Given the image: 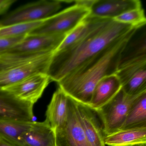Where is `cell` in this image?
Listing matches in <instances>:
<instances>
[{
  "mask_svg": "<svg viewBox=\"0 0 146 146\" xmlns=\"http://www.w3.org/2000/svg\"><path fill=\"white\" fill-rule=\"evenodd\" d=\"M106 145L131 146L146 143V128L120 130L105 137Z\"/></svg>",
  "mask_w": 146,
  "mask_h": 146,
  "instance_id": "e0dca14e",
  "label": "cell"
},
{
  "mask_svg": "<svg viewBox=\"0 0 146 146\" xmlns=\"http://www.w3.org/2000/svg\"><path fill=\"white\" fill-rule=\"evenodd\" d=\"M55 133L56 146H90L81 124L77 102L69 96L67 118Z\"/></svg>",
  "mask_w": 146,
  "mask_h": 146,
  "instance_id": "52a82bcc",
  "label": "cell"
},
{
  "mask_svg": "<svg viewBox=\"0 0 146 146\" xmlns=\"http://www.w3.org/2000/svg\"><path fill=\"white\" fill-rule=\"evenodd\" d=\"M144 93L137 95L129 96L121 89L109 102L96 111L102 124L105 136L121 129L129 111Z\"/></svg>",
  "mask_w": 146,
  "mask_h": 146,
  "instance_id": "277c9868",
  "label": "cell"
},
{
  "mask_svg": "<svg viewBox=\"0 0 146 146\" xmlns=\"http://www.w3.org/2000/svg\"><path fill=\"white\" fill-rule=\"evenodd\" d=\"M90 13V10L89 8L74 4L45 19L40 26L29 35H67L87 18Z\"/></svg>",
  "mask_w": 146,
  "mask_h": 146,
  "instance_id": "8992f818",
  "label": "cell"
},
{
  "mask_svg": "<svg viewBox=\"0 0 146 146\" xmlns=\"http://www.w3.org/2000/svg\"><path fill=\"white\" fill-rule=\"evenodd\" d=\"M77 102L81 124L90 145L106 146V136L97 112L88 105Z\"/></svg>",
  "mask_w": 146,
  "mask_h": 146,
  "instance_id": "7c38bea8",
  "label": "cell"
},
{
  "mask_svg": "<svg viewBox=\"0 0 146 146\" xmlns=\"http://www.w3.org/2000/svg\"><path fill=\"white\" fill-rule=\"evenodd\" d=\"M122 90L129 96L146 92V57L120 64L116 73Z\"/></svg>",
  "mask_w": 146,
  "mask_h": 146,
  "instance_id": "ba28073f",
  "label": "cell"
},
{
  "mask_svg": "<svg viewBox=\"0 0 146 146\" xmlns=\"http://www.w3.org/2000/svg\"><path fill=\"white\" fill-rule=\"evenodd\" d=\"M121 88V83L116 74L105 77L95 87L89 106L97 111L113 99Z\"/></svg>",
  "mask_w": 146,
  "mask_h": 146,
  "instance_id": "9a60e30c",
  "label": "cell"
},
{
  "mask_svg": "<svg viewBox=\"0 0 146 146\" xmlns=\"http://www.w3.org/2000/svg\"><path fill=\"white\" fill-rule=\"evenodd\" d=\"M0 146H14L12 144L7 142L5 140L0 138Z\"/></svg>",
  "mask_w": 146,
  "mask_h": 146,
  "instance_id": "484cf974",
  "label": "cell"
},
{
  "mask_svg": "<svg viewBox=\"0 0 146 146\" xmlns=\"http://www.w3.org/2000/svg\"><path fill=\"white\" fill-rule=\"evenodd\" d=\"M54 52L6 53L0 55V89L38 73L46 74Z\"/></svg>",
  "mask_w": 146,
  "mask_h": 146,
  "instance_id": "3957f363",
  "label": "cell"
},
{
  "mask_svg": "<svg viewBox=\"0 0 146 146\" xmlns=\"http://www.w3.org/2000/svg\"><path fill=\"white\" fill-rule=\"evenodd\" d=\"M105 19L89 15L66 36L56 51L66 48L79 41Z\"/></svg>",
  "mask_w": 146,
  "mask_h": 146,
  "instance_id": "d6986e66",
  "label": "cell"
},
{
  "mask_svg": "<svg viewBox=\"0 0 146 146\" xmlns=\"http://www.w3.org/2000/svg\"><path fill=\"white\" fill-rule=\"evenodd\" d=\"M26 36L12 38H0V55L7 52L13 47L20 42Z\"/></svg>",
  "mask_w": 146,
  "mask_h": 146,
  "instance_id": "603a6c76",
  "label": "cell"
},
{
  "mask_svg": "<svg viewBox=\"0 0 146 146\" xmlns=\"http://www.w3.org/2000/svg\"><path fill=\"white\" fill-rule=\"evenodd\" d=\"M15 1V0H0V15L5 13Z\"/></svg>",
  "mask_w": 146,
  "mask_h": 146,
  "instance_id": "cb8c5ba5",
  "label": "cell"
},
{
  "mask_svg": "<svg viewBox=\"0 0 146 146\" xmlns=\"http://www.w3.org/2000/svg\"><path fill=\"white\" fill-rule=\"evenodd\" d=\"M33 122L0 119V138L14 146H21L20 139Z\"/></svg>",
  "mask_w": 146,
  "mask_h": 146,
  "instance_id": "ac0fdd59",
  "label": "cell"
},
{
  "mask_svg": "<svg viewBox=\"0 0 146 146\" xmlns=\"http://www.w3.org/2000/svg\"><path fill=\"white\" fill-rule=\"evenodd\" d=\"M131 146H146V143H140V144H135Z\"/></svg>",
  "mask_w": 146,
  "mask_h": 146,
  "instance_id": "4316f807",
  "label": "cell"
},
{
  "mask_svg": "<svg viewBox=\"0 0 146 146\" xmlns=\"http://www.w3.org/2000/svg\"><path fill=\"white\" fill-rule=\"evenodd\" d=\"M142 7L139 0H95L90 15L103 19H113L124 13Z\"/></svg>",
  "mask_w": 146,
  "mask_h": 146,
  "instance_id": "4fadbf2b",
  "label": "cell"
},
{
  "mask_svg": "<svg viewBox=\"0 0 146 146\" xmlns=\"http://www.w3.org/2000/svg\"><path fill=\"white\" fill-rule=\"evenodd\" d=\"M50 81L46 74L38 73L30 76L5 90L18 99L34 105L41 98Z\"/></svg>",
  "mask_w": 146,
  "mask_h": 146,
  "instance_id": "30bf717a",
  "label": "cell"
},
{
  "mask_svg": "<svg viewBox=\"0 0 146 146\" xmlns=\"http://www.w3.org/2000/svg\"><path fill=\"white\" fill-rule=\"evenodd\" d=\"M139 29L131 31L58 82L59 88L77 102L89 105L95 87L102 78L116 74L122 52Z\"/></svg>",
  "mask_w": 146,
  "mask_h": 146,
  "instance_id": "7a4b0ae2",
  "label": "cell"
},
{
  "mask_svg": "<svg viewBox=\"0 0 146 146\" xmlns=\"http://www.w3.org/2000/svg\"><path fill=\"white\" fill-rule=\"evenodd\" d=\"M113 19L121 23L136 26H143L146 23L145 13L142 7L128 11Z\"/></svg>",
  "mask_w": 146,
  "mask_h": 146,
  "instance_id": "7402d4cb",
  "label": "cell"
},
{
  "mask_svg": "<svg viewBox=\"0 0 146 146\" xmlns=\"http://www.w3.org/2000/svg\"><path fill=\"white\" fill-rule=\"evenodd\" d=\"M66 35L62 34L28 35L20 42L13 47L6 53H33L48 52H54Z\"/></svg>",
  "mask_w": 146,
  "mask_h": 146,
  "instance_id": "8fae6325",
  "label": "cell"
},
{
  "mask_svg": "<svg viewBox=\"0 0 146 146\" xmlns=\"http://www.w3.org/2000/svg\"><path fill=\"white\" fill-rule=\"evenodd\" d=\"M142 26L106 19L79 41L54 52L47 75L51 81L58 83L102 51Z\"/></svg>",
  "mask_w": 146,
  "mask_h": 146,
  "instance_id": "6da1fadb",
  "label": "cell"
},
{
  "mask_svg": "<svg viewBox=\"0 0 146 146\" xmlns=\"http://www.w3.org/2000/svg\"><path fill=\"white\" fill-rule=\"evenodd\" d=\"M43 21L16 24L1 27L0 28V38H12L27 35L40 26Z\"/></svg>",
  "mask_w": 146,
  "mask_h": 146,
  "instance_id": "44dd1931",
  "label": "cell"
},
{
  "mask_svg": "<svg viewBox=\"0 0 146 146\" xmlns=\"http://www.w3.org/2000/svg\"><path fill=\"white\" fill-rule=\"evenodd\" d=\"M146 127V92H144L129 111L120 130Z\"/></svg>",
  "mask_w": 146,
  "mask_h": 146,
  "instance_id": "ffe728a7",
  "label": "cell"
},
{
  "mask_svg": "<svg viewBox=\"0 0 146 146\" xmlns=\"http://www.w3.org/2000/svg\"><path fill=\"white\" fill-rule=\"evenodd\" d=\"M33 106L0 89V119L33 122Z\"/></svg>",
  "mask_w": 146,
  "mask_h": 146,
  "instance_id": "9c48e42d",
  "label": "cell"
},
{
  "mask_svg": "<svg viewBox=\"0 0 146 146\" xmlns=\"http://www.w3.org/2000/svg\"><path fill=\"white\" fill-rule=\"evenodd\" d=\"M21 146H56L55 131L46 120L33 122L20 137Z\"/></svg>",
  "mask_w": 146,
  "mask_h": 146,
  "instance_id": "5bb4252c",
  "label": "cell"
},
{
  "mask_svg": "<svg viewBox=\"0 0 146 146\" xmlns=\"http://www.w3.org/2000/svg\"><path fill=\"white\" fill-rule=\"evenodd\" d=\"M95 0H76L74 3L82 6L85 7L90 10V7L94 2Z\"/></svg>",
  "mask_w": 146,
  "mask_h": 146,
  "instance_id": "d4e9b609",
  "label": "cell"
},
{
  "mask_svg": "<svg viewBox=\"0 0 146 146\" xmlns=\"http://www.w3.org/2000/svg\"><path fill=\"white\" fill-rule=\"evenodd\" d=\"M68 99L69 96L58 87L48 106L46 119L54 131L64 124L67 118Z\"/></svg>",
  "mask_w": 146,
  "mask_h": 146,
  "instance_id": "2e32d148",
  "label": "cell"
},
{
  "mask_svg": "<svg viewBox=\"0 0 146 146\" xmlns=\"http://www.w3.org/2000/svg\"><path fill=\"white\" fill-rule=\"evenodd\" d=\"M67 1L41 0L24 5L0 19V28L45 20L57 14Z\"/></svg>",
  "mask_w": 146,
  "mask_h": 146,
  "instance_id": "5b68a950",
  "label": "cell"
}]
</instances>
